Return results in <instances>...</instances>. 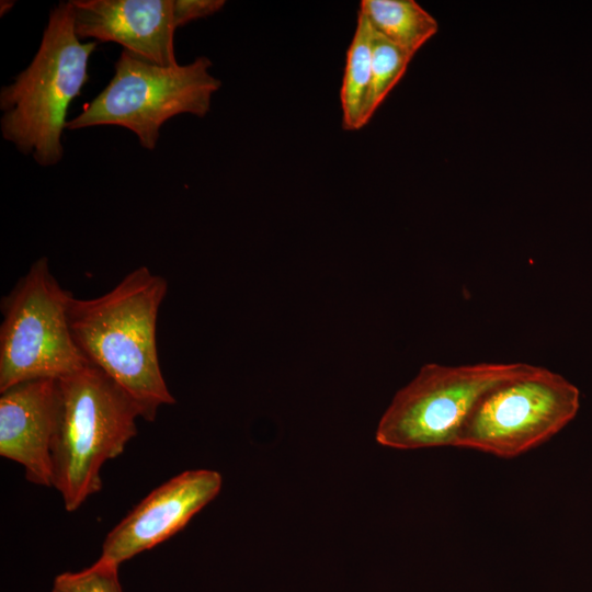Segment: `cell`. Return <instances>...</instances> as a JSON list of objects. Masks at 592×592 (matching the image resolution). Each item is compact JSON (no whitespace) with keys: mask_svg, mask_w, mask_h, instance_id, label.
<instances>
[{"mask_svg":"<svg viewBox=\"0 0 592 592\" xmlns=\"http://www.w3.org/2000/svg\"><path fill=\"white\" fill-rule=\"evenodd\" d=\"M52 592H123L118 566L99 559L90 568L61 573L55 578Z\"/></svg>","mask_w":592,"mask_h":592,"instance_id":"5bb4252c","label":"cell"},{"mask_svg":"<svg viewBox=\"0 0 592 592\" xmlns=\"http://www.w3.org/2000/svg\"><path fill=\"white\" fill-rule=\"evenodd\" d=\"M412 57L373 30L372 82L366 109L367 123L391 89L402 78Z\"/></svg>","mask_w":592,"mask_h":592,"instance_id":"4fadbf2b","label":"cell"},{"mask_svg":"<svg viewBox=\"0 0 592 592\" xmlns=\"http://www.w3.org/2000/svg\"><path fill=\"white\" fill-rule=\"evenodd\" d=\"M360 12L376 33L411 56L439 30L437 21L414 0H363Z\"/></svg>","mask_w":592,"mask_h":592,"instance_id":"8fae6325","label":"cell"},{"mask_svg":"<svg viewBox=\"0 0 592 592\" xmlns=\"http://www.w3.org/2000/svg\"><path fill=\"white\" fill-rule=\"evenodd\" d=\"M527 363H429L395 395L376 430V442L397 449L454 446L479 399L527 373Z\"/></svg>","mask_w":592,"mask_h":592,"instance_id":"8992f818","label":"cell"},{"mask_svg":"<svg viewBox=\"0 0 592 592\" xmlns=\"http://www.w3.org/2000/svg\"><path fill=\"white\" fill-rule=\"evenodd\" d=\"M71 295L53 275L48 260L39 258L2 297L0 392L26 380L58 379L89 364L70 331Z\"/></svg>","mask_w":592,"mask_h":592,"instance_id":"5b68a950","label":"cell"},{"mask_svg":"<svg viewBox=\"0 0 592 592\" xmlns=\"http://www.w3.org/2000/svg\"><path fill=\"white\" fill-rule=\"evenodd\" d=\"M164 277L147 266L128 273L106 294L68 303L73 341L87 362L109 376L135 403L140 418L153 421L161 406L175 402L157 352L159 308Z\"/></svg>","mask_w":592,"mask_h":592,"instance_id":"6da1fadb","label":"cell"},{"mask_svg":"<svg viewBox=\"0 0 592 592\" xmlns=\"http://www.w3.org/2000/svg\"><path fill=\"white\" fill-rule=\"evenodd\" d=\"M96 45L78 37L70 0L60 1L49 12L29 66L0 90L3 139L42 167L55 166L64 156L68 109L89 81Z\"/></svg>","mask_w":592,"mask_h":592,"instance_id":"7a4b0ae2","label":"cell"},{"mask_svg":"<svg viewBox=\"0 0 592 592\" xmlns=\"http://www.w3.org/2000/svg\"><path fill=\"white\" fill-rule=\"evenodd\" d=\"M223 478L208 469L183 471L153 489L105 537L102 561L119 566L181 531L219 493Z\"/></svg>","mask_w":592,"mask_h":592,"instance_id":"ba28073f","label":"cell"},{"mask_svg":"<svg viewBox=\"0 0 592 592\" xmlns=\"http://www.w3.org/2000/svg\"><path fill=\"white\" fill-rule=\"evenodd\" d=\"M225 3L224 0H174V24L178 29L194 20L212 15Z\"/></svg>","mask_w":592,"mask_h":592,"instance_id":"9a60e30c","label":"cell"},{"mask_svg":"<svg viewBox=\"0 0 592 592\" xmlns=\"http://www.w3.org/2000/svg\"><path fill=\"white\" fill-rule=\"evenodd\" d=\"M579 389L545 367L532 368L486 392L463 423L454 446L497 457L520 456L573 420Z\"/></svg>","mask_w":592,"mask_h":592,"instance_id":"52a82bcc","label":"cell"},{"mask_svg":"<svg viewBox=\"0 0 592 592\" xmlns=\"http://www.w3.org/2000/svg\"><path fill=\"white\" fill-rule=\"evenodd\" d=\"M373 29L358 11L356 29L346 53L340 92L342 125L355 130L367 124L366 109L372 82Z\"/></svg>","mask_w":592,"mask_h":592,"instance_id":"7c38bea8","label":"cell"},{"mask_svg":"<svg viewBox=\"0 0 592 592\" xmlns=\"http://www.w3.org/2000/svg\"><path fill=\"white\" fill-rule=\"evenodd\" d=\"M56 379L19 383L0 397V455L22 465L26 479L53 487L52 441Z\"/></svg>","mask_w":592,"mask_h":592,"instance_id":"30bf717a","label":"cell"},{"mask_svg":"<svg viewBox=\"0 0 592 592\" xmlns=\"http://www.w3.org/2000/svg\"><path fill=\"white\" fill-rule=\"evenodd\" d=\"M210 68L205 56L186 65L160 66L123 49L106 87L67 122L66 129L119 126L133 132L143 148L153 150L170 118L204 117L209 112L221 86Z\"/></svg>","mask_w":592,"mask_h":592,"instance_id":"277c9868","label":"cell"},{"mask_svg":"<svg viewBox=\"0 0 592 592\" xmlns=\"http://www.w3.org/2000/svg\"><path fill=\"white\" fill-rule=\"evenodd\" d=\"M0 3V15L3 16V14H7L13 8L15 1L2 0Z\"/></svg>","mask_w":592,"mask_h":592,"instance_id":"2e32d148","label":"cell"},{"mask_svg":"<svg viewBox=\"0 0 592 592\" xmlns=\"http://www.w3.org/2000/svg\"><path fill=\"white\" fill-rule=\"evenodd\" d=\"M78 37L116 43L160 66L178 65L174 0H70Z\"/></svg>","mask_w":592,"mask_h":592,"instance_id":"9c48e42d","label":"cell"},{"mask_svg":"<svg viewBox=\"0 0 592 592\" xmlns=\"http://www.w3.org/2000/svg\"><path fill=\"white\" fill-rule=\"evenodd\" d=\"M137 418L132 399L91 364L56 379L53 487L67 511L102 489L101 468L137 434Z\"/></svg>","mask_w":592,"mask_h":592,"instance_id":"3957f363","label":"cell"}]
</instances>
